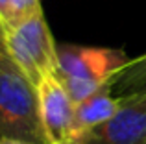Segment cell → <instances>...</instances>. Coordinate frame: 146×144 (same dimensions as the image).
Returning <instances> with one entry per match:
<instances>
[{
  "label": "cell",
  "instance_id": "6da1fadb",
  "mask_svg": "<svg viewBox=\"0 0 146 144\" xmlns=\"http://www.w3.org/2000/svg\"><path fill=\"white\" fill-rule=\"evenodd\" d=\"M128 63V55L115 48L80 44L57 46V78L74 104L107 87Z\"/></svg>",
  "mask_w": 146,
  "mask_h": 144
},
{
  "label": "cell",
  "instance_id": "7a4b0ae2",
  "mask_svg": "<svg viewBox=\"0 0 146 144\" xmlns=\"http://www.w3.org/2000/svg\"><path fill=\"white\" fill-rule=\"evenodd\" d=\"M0 139L48 144L37 87L19 69H0Z\"/></svg>",
  "mask_w": 146,
  "mask_h": 144
},
{
  "label": "cell",
  "instance_id": "3957f363",
  "mask_svg": "<svg viewBox=\"0 0 146 144\" xmlns=\"http://www.w3.org/2000/svg\"><path fill=\"white\" fill-rule=\"evenodd\" d=\"M57 46L43 7L7 28V50L19 70L35 87L57 74Z\"/></svg>",
  "mask_w": 146,
  "mask_h": 144
},
{
  "label": "cell",
  "instance_id": "277c9868",
  "mask_svg": "<svg viewBox=\"0 0 146 144\" xmlns=\"http://www.w3.org/2000/svg\"><path fill=\"white\" fill-rule=\"evenodd\" d=\"M39 109L44 137L48 144H78L83 131L76 116V104L68 96L67 89L57 74L43 79L39 87Z\"/></svg>",
  "mask_w": 146,
  "mask_h": 144
},
{
  "label": "cell",
  "instance_id": "5b68a950",
  "mask_svg": "<svg viewBox=\"0 0 146 144\" xmlns=\"http://www.w3.org/2000/svg\"><path fill=\"white\" fill-rule=\"evenodd\" d=\"M120 100L117 115L89 129L78 144H146V94Z\"/></svg>",
  "mask_w": 146,
  "mask_h": 144
},
{
  "label": "cell",
  "instance_id": "8992f818",
  "mask_svg": "<svg viewBox=\"0 0 146 144\" xmlns=\"http://www.w3.org/2000/svg\"><path fill=\"white\" fill-rule=\"evenodd\" d=\"M122 105V100L117 98L111 90V87H104L93 96L85 98L83 102L76 104V116H78V124L82 127L83 133H87L93 127H98L100 124L107 122L118 113Z\"/></svg>",
  "mask_w": 146,
  "mask_h": 144
},
{
  "label": "cell",
  "instance_id": "52a82bcc",
  "mask_svg": "<svg viewBox=\"0 0 146 144\" xmlns=\"http://www.w3.org/2000/svg\"><path fill=\"white\" fill-rule=\"evenodd\" d=\"M111 90L117 98H133L146 94V54L135 59H129L109 83Z\"/></svg>",
  "mask_w": 146,
  "mask_h": 144
},
{
  "label": "cell",
  "instance_id": "ba28073f",
  "mask_svg": "<svg viewBox=\"0 0 146 144\" xmlns=\"http://www.w3.org/2000/svg\"><path fill=\"white\" fill-rule=\"evenodd\" d=\"M43 7V0H9V18L7 26L22 20Z\"/></svg>",
  "mask_w": 146,
  "mask_h": 144
},
{
  "label": "cell",
  "instance_id": "9c48e42d",
  "mask_svg": "<svg viewBox=\"0 0 146 144\" xmlns=\"http://www.w3.org/2000/svg\"><path fill=\"white\" fill-rule=\"evenodd\" d=\"M7 22L0 17V69H19L7 50Z\"/></svg>",
  "mask_w": 146,
  "mask_h": 144
},
{
  "label": "cell",
  "instance_id": "30bf717a",
  "mask_svg": "<svg viewBox=\"0 0 146 144\" xmlns=\"http://www.w3.org/2000/svg\"><path fill=\"white\" fill-rule=\"evenodd\" d=\"M0 17L7 22V18H9V0H0Z\"/></svg>",
  "mask_w": 146,
  "mask_h": 144
},
{
  "label": "cell",
  "instance_id": "8fae6325",
  "mask_svg": "<svg viewBox=\"0 0 146 144\" xmlns=\"http://www.w3.org/2000/svg\"><path fill=\"white\" fill-rule=\"evenodd\" d=\"M0 144H35L28 141H17V139H0Z\"/></svg>",
  "mask_w": 146,
  "mask_h": 144
}]
</instances>
